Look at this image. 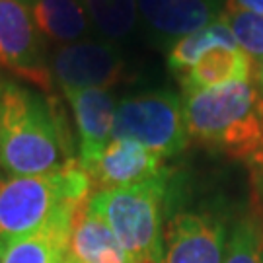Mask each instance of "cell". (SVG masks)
Listing matches in <instances>:
<instances>
[{
	"mask_svg": "<svg viewBox=\"0 0 263 263\" xmlns=\"http://www.w3.org/2000/svg\"><path fill=\"white\" fill-rule=\"evenodd\" d=\"M234 218L218 201H193L181 172H172L162 263H222Z\"/></svg>",
	"mask_w": 263,
	"mask_h": 263,
	"instance_id": "5b68a950",
	"label": "cell"
},
{
	"mask_svg": "<svg viewBox=\"0 0 263 263\" xmlns=\"http://www.w3.org/2000/svg\"><path fill=\"white\" fill-rule=\"evenodd\" d=\"M66 257L72 263H135L107 222L88 205L76 213Z\"/></svg>",
	"mask_w": 263,
	"mask_h": 263,
	"instance_id": "4fadbf2b",
	"label": "cell"
},
{
	"mask_svg": "<svg viewBox=\"0 0 263 263\" xmlns=\"http://www.w3.org/2000/svg\"><path fill=\"white\" fill-rule=\"evenodd\" d=\"M92 179L78 158L45 176L0 179V244L37 232L65 203H86Z\"/></svg>",
	"mask_w": 263,
	"mask_h": 263,
	"instance_id": "277c9868",
	"label": "cell"
},
{
	"mask_svg": "<svg viewBox=\"0 0 263 263\" xmlns=\"http://www.w3.org/2000/svg\"><path fill=\"white\" fill-rule=\"evenodd\" d=\"M57 263H72V261H70V259H68V257H66V255H65L63 259H59V261H57Z\"/></svg>",
	"mask_w": 263,
	"mask_h": 263,
	"instance_id": "d4e9b609",
	"label": "cell"
},
{
	"mask_svg": "<svg viewBox=\"0 0 263 263\" xmlns=\"http://www.w3.org/2000/svg\"><path fill=\"white\" fill-rule=\"evenodd\" d=\"M250 170V193H252V207L250 213L263 224V137L254 154L246 160Z\"/></svg>",
	"mask_w": 263,
	"mask_h": 263,
	"instance_id": "ffe728a7",
	"label": "cell"
},
{
	"mask_svg": "<svg viewBox=\"0 0 263 263\" xmlns=\"http://www.w3.org/2000/svg\"><path fill=\"white\" fill-rule=\"evenodd\" d=\"M86 203H65L37 232L4 246L2 263H57L66 255L76 213Z\"/></svg>",
	"mask_w": 263,
	"mask_h": 263,
	"instance_id": "7c38bea8",
	"label": "cell"
},
{
	"mask_svg": "<svg viewBox=\"0 0 263 263\" xmlns=\"http://www.w3.org/2000/svg\"><path fill=\"white\" fill-rule=\"evenodd\" d=\"M0 70L51 96L53 72L45 37L39 33L29 6L18 0H0Z\"/></svg>",
	"mask_w": 263,
	"mask_h": 263,
	"instance_id": "52a82bcc",
	"label": "cell"
},
{
	"mask_svg": "<svg viewBox=\"0 0 263 263\" xmlns=\"http://www.w3.org/2000/svg\"><path fill=\"white\" fill-rule=\"evenodd\" d=\"M252 76H254L252 84L255 86L257 94L261 96V100H263V57L254 61V66H252Z\"/></svg>",
	"mask_w": 263,
	"mask_h": 263,
	"instance_id": "7402d4cb",
	"label": "cell"
},
{
	"mask_svg": "<svg viewBox=\"0 0 263 263\" xmlns=\"http://www.w3.org/2000/svg\"><path fill=\"white\" fill-rule=\"evenodd\" d=\"M215 47H238L232 31L222 18L176 41L168 49L166 65L172 74L179 76L195 65L207 51Z\"/></svg>",
	"mask_w": 263,
	"mask_h": 263,
	"instance_id": "2e32d148",
	"label": "cell"
},
{
	"mask_svg": "<svg viewBox=\"0 0 263 263\" xmlns=\"http://www.w3.org/2000/svg\"><path fill=\"white\" fill-rule=\"evenodd\" d=\"M2 254H4V244H0V263H2Z\"/></svg>",
	"mask_w": 263,
	"mask_h": 263,
	"instance_id": "484cf974",
	"label": "cell"
},
{
	"mask_svg": "<svg viewBox=\"0 0 263 263\" xmlns=\"http://www.w3.org/2000/svg\"><path fill=\"white\" fill-rule=\"evenodd\" d=\"M222 263H263V224L252 213L234 218Z\"/></svg>",
	"mask_w": 263,
	"mask_h": 263,
	"instance_id": "ac0fdd59",
	"label": "cell"
},
{
	"mask_svg": "<svg viewBox=\"0 0 263 263\" xmlns=\"http://www.w3.org/2000/svg\"><path fill=\"white\" fill-rule=\"evenodd\" d=\"M53 80L61 90H109L123 80L125 57L121 49L105 39H80L55 49L51 57Z\"/></svg>",
	"mask_w": 263,
	"mask_h": 263,
	"instance_id": "ba28073f",
	"label": "cell"
},
{
	"mask_svg": "<svg viewBox=\"0 0 263 263\" xmlns=\"http://www.w3.org/2000/svg\"><path fill=\"white\" fill-rule=\"evenodd\" d=\"M90 24L105 41L129 37L139 22L137 0H80Z\"/></svg>",
	"mask_w": 263,
	"mask_h": 263,
	"instance_id": "e0dca14e",
	"label": "cell"
},
{
	"mask_svg": "<svg viewBox=\"0 0 263 263\" xmlns=\"http://www.w3.org/2000/svg\"><path fill=\"white\" fill-rule=\"evenodd\" d=\"M139 20L146 37L158 49H170L176 41L220 18L222 0H137Z\"/></svg>",
	"mask_w": 263,
	"mask_h": 263,
	"instance_id": "9c48e42d",
	"label": "cell"
},
{
	"mask_svg": "<svg viewBox=\"0 0 263 263\" xmlns=\"http://www.w3.org/2000/svg\"><path fill=\"white\" fill-rule=\"evenodd\" d=\"M222 12H252V14H263V0H224Z\"/></svg>",
	"mask_w": 263,
	"mask_h": 263,
	"instance_id": "44dd1931",
	"label": "cell"
},
{
	"mask_svg": "<svg viewBox=\"0 0 263 263\" xmlns=\"http://www.w3.org/2000/svg\"><path fill=\"white\" fill-rule=\"evenodd\" d=\"M82 168L88 172L92 187L98 191L137 185L162 178L172 170L158 154L142 146L141 142L129 139H111L104 152Z\"/></svg>",
	"mask_w": 263,
	"mask_h": 263,
	"instance_id": "30bf717a",
	"label": "cell"
},
{
	"mask_svg": "<svg viewBox=\"0 0 263 263\" xmlns=\"http://www.w3.org/2000/svg\"><path fill=\"white\" fill-rule=\"evenodd\" d=\"M220 18L228 24L238 47L252 59L263 57V14L252 12H222Z\"/></svg>",
	"mask_w": 263,
	"mask_h": 263,
	"instance_id": "d6986e66",
	"label": "cell"
},
{
	"mask_svg": "<svg viewBox=\"0 0 263 263\" xmlns=\"http://www.w3.org/2000/svg\"><path fill=\"white\" fill-rule=\"evenodd\" d=\"M65 96L74 117L78 162L82 166H88L111 142L119 102L115 100L111 90L102 88L66 90Z\"/></svg>",
	"mask_w": 263,
	"mask_h": 263,
	"instance_id": "8fae6325",
	"label": "cell"
},
{
	"mask_svg": "<svg viewBox=\"0 0 263 263\" xmlns=\"http://www.w3.org/2000/svg\"><path fill=\"white\" fill-rule=\"evenodd\" d=\"M18 2H22V4H26V6H31L35 0H18Z\"/></svg>",
	"mask_w": 263,
	"mask_h": 263,
	"instance_id": "603a6c76",
	"label": "cell"
},
{
	"mask_svg": "<svg viewBox=\"0 0 263 263\" xmlns=\"http://www.w3.org/2000/svg\"><path fill=\"white\" fill-rule=\"evenodd\" d=\"M29 10L45 41L61 47L80 41L90 28V20L80 0H35Z\"/></svg>",
	"mask_w": 263,
	"mask_h": 263,
	"instance_id": "9a60e30c",
	"label": "cell"
},
{
	"mask_svg": "<svg viewBox=\"0 0 263 263\" xmlns=\"http://www.w3.org/2000/svg\"><path fill=\"white\" fill-rule=\"evenodd\" d=\"M187 137L232 160L250 158L263 137V100L252 80L183 94Z\"/></svg>",
	"mask_w": 263,
	"mask_h": 263,
	"instance_id": "7a4b0ae2",
	"label": "cell"
},
{
	"mask_svg": "<svg viewBox=\"0 0 263 263\" xmlns=\"http://www.w3.org/2000/svg\"><path fill=\"white\" fill-rule=\"evenodd\" d=\"M74 154L66 115L55 98L4 78L0 172L6 176H45L76 160Z\"/></svg>",
	"mask_w": 263,
	"mask_h": 263,
	"instance_id": "6da1fadb",
	"label": "cell"
},
{
	"mask_svg": "<svg viewBox=\"0 0 263 263\" xmlns=\"http://www.w3.org/2000/svg\"><path fill=\"white\" fill-rule=\"evenodd\" d=\"M2 82H4V78L0 76V105H2Z\"/></svg>",
	"mask_w": 263,
	"mask_h": 263,
	"instance_id": "cb8c5ba5",
	"label": "cell"
},
{
	"mask_svg": "<svg viewBox=\"0 0 263 263\" xmlns=\"http://www.w3.org/2000/svg\"><path fill=\"white\" fill-rule=\"evenodd\" d=\"M113 139L141 142L164 160L181 154L189 137L179 96L170 90H154L119 100Z\"/></svg>",
	"mask_w": 263,
	"mask_h": 263,
	"instance_id": "8992f818",
	"label": "cell"
},
{
	"mask_svg": "<svg viewBox=\"0 0 263 263\" xmlns=\"http://www.w3.org/2000/svg\"><path fill=\"white\" fill-rule=\"evenodd\" d=\"M254 59L240 47H215L178 76L183 94L211 90L230 82H246L252 76Z\"/></svg>",
	"mask_w": 263,
	"mask_h": 263,
	"instance_id": "5bb4252c",
	"label": "cell"
},
{
	"mask_svg": "<svg viewBox=\"0 0 263 263\" xmlns=\"http://www.w3.org/2000/svg\"><path fill=\"white\" fill-rule=\"evenodd\" d=\"M172 172L129 187L96 191L86 203L107 222L135 263H162Z\"/></svg>",
	"mask_w": 263,
	"mask_h": 263,
	"instance_id": "3957f363",
	"label": "cell"
}]
</instances>
